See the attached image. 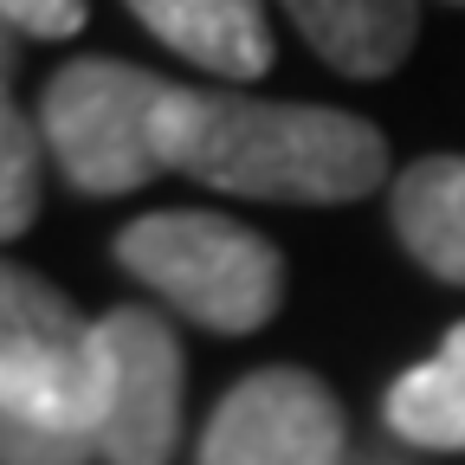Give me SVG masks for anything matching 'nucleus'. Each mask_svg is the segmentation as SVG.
I'll use <instances>...</instances> for the list:
<instances>
[{
    "instance_id": "obj_9",
    "label": "nucleus",
    "mask_w": 465,
    "mask_h": 465,
    "mask_svg": "<svg viewBox=\"0 0 465 465\" xmlns=\"http://www.w3.org/2000/svg\"><path fill=\"white\" fill-rule=\"evenodd\" d=\"M394 232L433 278L465 284V155H427L394 174Z\"/></svg>"
},
{
    "instance_id": "obj_7",
    "label": "nucleus",
    "mask_w": 465,
    "mask_h": 465,
    "mask_svg": "<svg viewBox=\"0 0 465 465\" xmlns=\"http://www.w3.org/2000/svg\"><path fill=\"white\" fill-rule=\"evenodd\" d=\"M124 7L188 65L213 78H265L272 26L259 0H124Z\"/></svg>"
},
{
    "instance_id": "obj_1",
    "label": "nucleus",
    "mask_w": 465,
    "mask_h": 465,
    "mask_svg": "<svg viewBox=\"0 0 465 465\" xmlns=\"http://www.w3.org/2000/svg\"><path fill=\"white\" fill-rule=\"evenodd\" d=\"M162 155L174 174H194L220 194L298 207L362 201L388 182V143L362 116L188 84H174L162 110Z\"/></svg>"
},
{
    "instance_id": "obj_12",
    "label": "nucleus",
    "mask_w": 465,
    "mask_h": 465,
    "mask_svg": "<svg viewBox=\"0 0 465 465\" xmlns=\"http://www.w3.org/2000/svg\"><path fill=\"white\" fill-rule=\"evenodd\" d=\"M91 459L97 452H91L84 433L0 407V465H91Z\"/></svg>"
},
{
    "instance_id": "obj_5",
    "label": "nucleus",
    "mask_w": 465,
    "mask_h": 465,
    "mask_svg": "<svg viewBox=\"0 0 465 465\" xmlns=\"http://www.w3.org/2000/svg\"><path fill=\"white\" fill-rule=\"evenodd\" d=\"M0 407L91 440V323L65 304L58 284L7 259H0Z\"/></svg>"
},
{
    "instance_id": "obj_14",
    "label": "nucleus",
    "mask_w": 465,
    "mask_h": 465,
    "mask_svg": "<svg viewBox=\"0 0 465 465\" xmlns=\"http://www.w3.org/2000/svg\"><path fill=\"white\" fill-rule=\"evenodd\" d=\"M14 52H20V33L0 20V84H7V72H14Z\"/></svg>"
},
{
    "instance_id": "obj_11",
    "label": "nucleus",
    "mask_w": 465,
    "mask_h": 465,
    "mask_svg": "<svg viewBox=\"0 0 465 465\" xmlns=\"http://www.w3.org/2000/svg\"><path fill=\"white\" fill-rule=\"evenodd\" d=\"M39 213V130H26L20 104L0 84V240L26 232Z\"/></svg>"
},
{
    "instance_id": "obj_13",
    "label": "nucleus",
    "mask_w": 465,
    "mask_h": 465,
    "mask_svg": "<svg viewBox=\"0 0 465 465\" xmlns=\"http://www.w3.org/2000/svg\"><path fill=\"white\" fill-rule=\"evenodd\" d=\"M0 20L26 39H72L84 26V0H0Z\"/></svg>"
},
{
    "instance_id": "obj_15",
    "label": "nucleus",
    "mask_w": 465,
    "mask_h": 465,
    "mask_svg": "<svg viewBox=\"0 0 465 465\" xmlns=\"http://www.w3.org/2000/svg\"><path fill=\"white\" fill-rule=\"evenodd\" d=\"M452 7H465V0H452Z\"/></svg>"
},
{
    "instance_id": "obj_10",
    "label": "nucleus",
    "mask_w": 465,
    "mask_h": 465,
    "mask_svg": "<svg viewBox=\"0 0 465 465\" xmlns=\"http://www.w3.org/2000/svg\"><path fill=\"white\" fill-rule=\"evenodd\" d=\"M388 427L407 446H433V452H465V323L446 330L440 356L407 369L388 388Z\"/></svg>"
},
{
    "instance_id": "obj_3",
    "label": "nucleus",
    "mask_w": 465,
    "mask_h": 465,
    "mask_svg": "<svg viewBox=\"0 0 465 465\" xmlns=\"http://www.w3.org/2000/svg\"><path fill=\"white\" fill-rule=\"evenodd\" d=\"M174 84L124 65V58H78L52 72L39 97V136L58 155L65 182L84 194H130L168 168L162 155V110Z\"/></svg>"
},
{
    "instance_id": "obj_8",
    "label": "nucleus",
    "mask_w": 465,
    "mask_h": 465,
    "mask_svg": "<svg viewBox=\"0 0 465 465\" xmlns=\"http://www.w3.org/2000/svg\"><path fill=\"white\" fill-rule=\"evenodd\" d=\"M278 7L342 78H388L420 33V0H278Z\"/></svg>"
},
{
    "instance_id": "obj_6",
    "label": "nucleus",
    "mask_w": 465,
    "mask_h": 465,
    "mask_svg": "<svg viewBox=\"0 0 465 465\" xmlns=\"http://www.w3.org/2000/svg\"><path fill=\"white\" fill-rule=\"evenodd\" d=\"M342 407L304 369L246 375L201 433V465H342Z\"/></svg>"
},
{
    "instance_id": "obj_4",
    "label": "nucleus",
    "mask_w": 465,
    "mask_h": 465,
    "mask_svg": "<svg viewBox=\"0 0 465 465\" xmlns=\"http://www.w3.org/2000/svg\"><path fill=\"white\" fill-rule=\"evenodd\" d=\"M182 342L174 330L124 304L91 323V446L104 465H168L182 440Z\"/></svg>"
},
{
    "instance_id": "obj_2",
    "label": "nucleus",
    "mask_w": 465,
    "mask_h": 465,
    "mask_svg": "<svg viewBox=\"0 0 465 465\" xmlns=\"http://www.w3.org/2000/svg\"><path fill=\"white\" fill-rule=\"evenodd\" d=\"M116 265L220 336L272 323L284 298L278 246L220 213H143L116 232Z\"/></svg>"
}]
</instances>
